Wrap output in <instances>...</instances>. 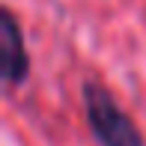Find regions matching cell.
Instances as JSON below:
<instances>
[{"instance_id":"6da1fadb","label":"cell","mask_w":146,"mask_h":146,"mask_svg":"<svg viewBox=\"0 0 146 146\" xmlns=\"http://www.w3.org/2000/svg\"><path fill=\"white\" fill-rule=\"evenodd\" d=\"M84 113H87L90 134L96 137L98 146H146L131 116L113 102V96L98 81L84 84Z\"/></svg>"},{"instance_id":"7a4b0ae2","label":"cell","mask_w":146,"mask_h":146,"mask_svg":"<svg viewBox=\"0 0 146 146\" xmlns=\"http://www.w3.org/2000/svg\"><path fill=\"white\" fill-rule=\"evenodd\" d=\"M0 48H3V81L9 87L24 84L30 75V57L24 48L21 27H18L15 15L9 9L0 12Z\"/></svg>"}]
</instances>
